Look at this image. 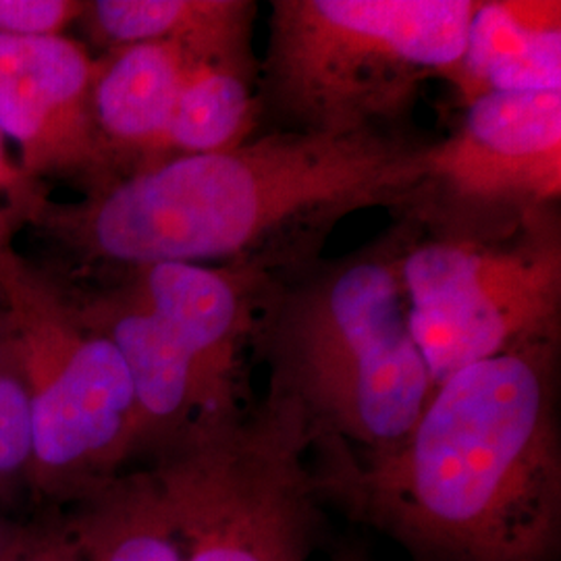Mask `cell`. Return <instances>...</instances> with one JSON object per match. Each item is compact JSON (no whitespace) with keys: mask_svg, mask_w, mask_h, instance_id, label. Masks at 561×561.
Returning a JSON list of instances; mask_svg holds the SVG:
<instances>
[{"mask_svg":"<svg viewBox=\"0 0 561 561\" xmlns=\"http://www.w3.org/2000/svg\"><path fill=\"white\" fill-rule=\"evenodd\" d=\"M433 141L396 127L354 134L273 129L236 148L171 157L80 201H48L30 236L59 275L159 262L262 264L280 275L317 261L347 215L408 208Z\"/></svg>","mask_w":561,"mask_h":561,"instance_id":"1","label":"cell"},{"mask_svg":"<svg viewBox=\"0 0 561 561\" xmlns=\"http://www.w3.org/2000/svg\"><path fill=\"white\" fill-rule=\"evenodd\" d=\"M558 347L461 368L391 449L314 445L327 507L410 561H560Z\"/></svg>","mask_w":561,"mask_h":561,"instance_id":"2","label":"cell"},{"mask_svg":"<svg viewBox=\"0 0 561 561\" xmlns=\"http://www.w3.org/2000/svg\"><path fill=\"white\" fill-rule=\"evenodd\" d=\"M401 221L331 262L280 275L262 300L252 352L268 389L294 401L314 445L391 449L435 387L410 327L401 280Z\"/></svg>","mask_w":561,"mask_h":561,"instance_id":"3","label":"cell"},{"mask_svg":"<svg viewBox=\"0 0 561 561\" xmlns=\"http://www.w3.org/2000/svg\"><path fill=\"white\" fill-rule=\"evenodd\" d=\"M131 482L104 561H308L327 533L314 437L275 391L238 419L169 445Z\"/></svg>","mask_w":561,"mask_h":561,"instance_id":"4","label":"cell"},{"mask_svg":"<svg viewBox=\"0 0 561 561\" xmlns=\"http://www.w3.org/2000/svg\"><path fill=\"white\" fill-rule=\"evenodd\" d=\"M48 273L125 362L138 410L136 442L157 437L169 447L252 408L245 356L262 300L279 277L273 268L159 262Z\"/></svg>","mask_w":561,"mask_h":561,"instance_id":"5","label":"cell"},{"mask_svg":"<svg viewBox=\"0 0 561 561\" xmlns=\"http://www.w3.org/2000/svg\"><path fill=\"white\" fill-rule=\"evenodd\" d=\"M479 0H275L261 119L275 129L396 127L428 80L454 83Z\"/></svg>","mask_w":561,"mask_h":561,"instance_id":"6","label":"cell"},{"mask_svg":"<svg viewBox=\"0 0 561 561\" xmlns=\"http://www.w3.org/2000/svg\"><path fill=\"white\" fill-rule=\"evenodd\" d=\"M401 227L410 327L433 387L474 362L560 345L558 208L486 225L405 208Z\"/></svg>","mask_w":561,"mask_h":561,"instance_id":"7","label":"cell"},{"mask_svg":"<svg viewBox=\"0 0 561 561\" xmlns=\"http://www.w3.org/2000/svg\"><path fill=\"white\" fill-rule=\"evenodd\" d=\"M0 304L13 354L34 391V456L62 470L119 456L138 439L136 396L125 362L81 319L60 280L20 250L0 259Z\"/></svg>","mask_w":561,"mask_h":561,"instance_id":"8","label":"cell"},{"mask_svg":"<svg viewBox=\"0 0 561 561\" xmlns=\"http://www.w3.org/2000/svg\"><path fill=\"white\" fill-rule=\"evenodd\" d=\"M561 92L486 94L433 141L428 175L408 208L451 222H505L558 208Z\"/></svg>","mask_w":561,"mask_h":561,"instance_id":"9","label":"cell"},{"mask_svg":"<svg viewBox=\"0 0 561 561\" xmlns=\"http://www.w3.org/2000/svg\"><path fill=\"white\" fill-rule=\"evenodd\" d=\"M99 55L57 36H0V136L18 148L21 169L81 196L117 180L92 115Z\"/></svg>","mask_w":561,"mask_h":561,"instance_id":"10","label":"cell"},{"mask_svg":"<svg viewBox=\"0 0 561 561\" xmlns=\"http://www.w3.org/2000/svg\"><path fill=\"white\" fill-rule=\"evenodd\" d=\"M196 53L178 42H141L99 55L92 115L117 180L164 159V138Z\"/></svg>","mask_w":561,"mask_h":561,"instance_id":"11","label":"cell"},{"mask_svg":"<svg viewBox=\"0 0 561 561\" xmlns=\"http://www.w3.org/2000/svg\"><path fill=\"white\" fill-rule=\"evenodd\" d=\"M451 85L463 106L486 94L561 92L560 0L481 2Z\"/></svg>","mask_w":561,"mask_h":561,"instance_id":"12","label":"cell"},{"mask_svg":"<svg viewBox=\"0 0 561 561\" xmlns=\"http://www.w3.org/2000/svg\"><path fill=\"white\" fill-rule=\"evenodd\" d=\"M259 80L252 48L196 55L167 129L164 159L221 152L254 138L261 123Z\"/></svg>","mask_w":561,"mask_h":561,"instance_id":"13","label":"cell"},{"mask_svg":"<svg viewBox=\"0 0 561 561\" xmlns=\"http://www.w3.org/2000/svg\"><path fill=\"white\" fill-rule=\"evenodd\" d=\"M254 15L250 0H90L78 23L104 50L178 42L215 53L252 44Z\"/></svg>","mask_w":561,"mask_h":561,"instance_id":"14","label":"cell"},{"mask_svg":"<svg viewBox=\"0 0 561 561\" xmlns=\"http://www.w3.org/2000/svg\"><path fill=\"white\" fill-rule=\"evenodd\" d=\"M50 187L30 178L0 136V259L15 252V241L38 221Z\"/></svg>","mask_w":561,"mask_h":561,"instance_id":"15","label":"cell"},{"mask_svg":"<svg viewBox=\"0 0 561 561\" xmlns=\"http://www.w3.org/2000/svg\"><path fill=\"white\" fill-rule=\"evenodd\" d=\"M85 0H0V36H57L80 21Z\"/></svg>","mask_w":561,"mask_h":561,"instance_id":"16","label":"cell"},{"mask_svg":"<svg viewBox=\"0 0 561 561\" xmlns=\"http://www.w3.org/2000/svg\"><path fill=\"white\" fill-rule=\"evenodd\" d=\"M34 454L32 400L25 385L0 373V472H11Z\"/></svg>","mask_w":561,"mask_h":561,"instance_id":"17","label":"cell"},{"mask_svg":"<svg viewBox=\"0 0 561 561\" xmlns=\"http://www.w3.org/2000/svg\"><path fill=\"white\" fill-rule=\"evenodd\" d=\"M11 352L13 354V340H11V322L7 317V310L0 304V354Z\"/></svg>","mask_w":561,"mask_h":561,"instance_id":"18","label":"cell"},{"mask_svg":"<svg viewBox=\"0 0 561 561\" xmlns=\"http://www.w3.org/2000/svg\"><path fill=\"white\" fill-rule=\"evenodd\" d=\"M331 561H370L366 558V553L356 551V549H345L341 551L340 556H335Z\"/></svg>","mask_w":561,"mask_h":561,"instance_id":"19","label":"cell"}]
</instances>
